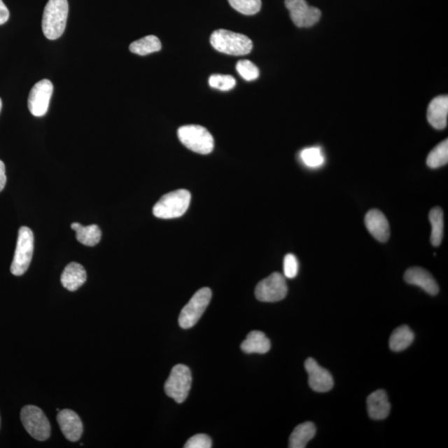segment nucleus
Masks as SVG:
<instances>
[{
	"label": "nucleus",
	"mask_w": 448,
	"mask_h": 448,
	"mask_svg": "<svg viewBox=\"0 0 448 448\" xmlns=\"http://www.w3.org/2000/svg\"><path fill=\"white\" fill-rule=\"evenodd\" d=\"M87 281V272L85 268L77 262H71L67 265L61 276L62 285L70 291L77 290Z\"/></svg>",
	"instance_id": "nucleus-18"
},
{
	"label": "nucleus",
	"mask_w": 448,
	"mask_h": 448,
	"mask_svg": "<svg viewBox=\"0 0 448 448\" xmlns=\"http://www.w3.org/2000/svg\"><path fill=\"white\" fill-rule=\"evenodd\" d=\"M302 162L310 168L321 167L325 163V157L319 147H311L301 152Z\"/></svg>",
	"instance_id": "nucleus-26"
},
{
	"label": "nucleus",
	"mask_w": 448,
	"mask_h": 448,
	"mask_svg": "<svg viewBox=\"0 0 448 448\" xmlns=\"http://www.w3.org/2000/svg\"><path fill=\"white\" fill-rule=\"evenodd\" d=\"M1 109H2V100H1V98H0V112H1Z\"/></svg>",
	"instance_id": "nucleus-34"
},
{
	"label": "nucleus",
	"mask_w": 448,
	"mask_h": 448,
	"mask_svg": "<svg viewBox=\"0 0 448 448\" xmlns=\"http://www.w3.org/2000/svg\"><path fill=\"white\" fill-rule=\"evenodd\" d=\"M162 48L160 40L154 35L137 40L130 45V51L140 56H146L155 52H159Z\"/></svg>",
	"instance_id": "nucleus-23"
},
{
	"label": "nucleus",
	"mask_w": 448,
	"mask_h": 448,
	"mask_svg": "<svg viewBox=\"0 0 448 448\" xmlns=\"http://www.w3.org/2000/svg\"><path fill=\"white\" fill-rule=\"evenodd\" d=\"M448 115V97L439 96L430 102L428 108V120L433 127L443 130L447 127Z\"/></svg>",
	"instance_id": "nucleus-17"
},
{
	"label": "nucleus",
	"mask_w": 448,
	"mask_h": 448,
	"mask_svg": "<svg viewBox=\"0 0 448 448\" xmlns=\"http://www.w3.org/2000/svg\"><path fill=\"white\" fill-rule=\"evenodd\" d=\"M212 298V290L204 288L196 291L195 294L182 309L178 317V324L183 329H190L203 316Z\"/></svg>",
	"instance_id": "nucleus-8"
},
{
	"label": "nucleus",
	"mask_w": 448,
	"mask_h": 448,
	"mask_svg": "<svg viewBox=\"0 0 448 448\" xmlns=\"http://www.w3.org/2000/svg\"><path fill=\"white\" fill-rule=\"evenodd\" d=\"M316 428L311 422L299 424L290 434L289 438V447L304 448L307 443L315 437Z\"/></svg>",
	"instance_id": "nucleus-20"
},
{
	"label": "nucleus",
	"mask_w": 448,
	"mask_h": 448,
	"mask_svg": "<svg viewBox=\"0 0 448 448\" xmlns=\"http://www.w3.org/2000/svg\"><path fill=\"white\" fill-rule=\"evenodd\" d=\"M209 86L220 90V91H230L236 85V80L230 75H212L209 79Z\"/></svg>",
	"instance_id": "nucleus-28"
},
{
	"label": "nucleus",
	"mask_w": 448,
	"mask_h": 448,
	"mask_svg": "<svg viewBox=\"0 0 448 448\" xmlns=\"http://www.w3.org/2000/svg\"><path fill=\"white\" fill-rule=\"evenodd\" d=\"M8 19H10V11L2 0H0V25L6 24Z\"/></svg>",
	"instance_id": "nucleus-32"
},
{
	"label": "nucleus",
	"mask_w": 448,
	"mask_h": 448,
	"mask_svg": "<svg viewBox=\"0 0 448 448\" xmlns=\"http://www.w3.org/2000/svg\"><path fill=\"white\" fill-rule=\"evenodd\" d=\"M67 16H69L67 0H48L44 8L42 20V29L45 37L50 40L60 38L66 29Z\"/></svg>",
	"instance_id": "nucleus-1"
},
{
	"label": "nucleus",
	"mask_w": 448,
	"mask_h": 448,
	"mask_svg": "<svg viewBox=\"0 0 448 448\" xmlns=\"http://www.w3.org/2000/svg\"><path fill=\"white\" fill-rule=\"evenodd\" d=\"M367 410L372 419L383 420L391 413V405L383 389L372 393L367 398Z\"/></svg>",
	"instance_id": "nucleus-16"
},
{
	"label": "nucleus",
	"mask_w": 448,
	"mask_h": 448,
	"mask_svg": "<svg viewBox=\"0 0 448 448\" xmlns=\"http://www.w3.org/2000/svg\"><path fill=\"white\" fill-rule=\"evenodd\" d=\"M235 10L244 15H254L262 7L261 0H227Z\"/></svg>",
	"instance_id": "nucleus-27"
},
{
	"label": "nucleus",
	"mask_w": 448,
	"mask_h": 448,
	"mask_svg": "<svg viewBox=\"0 0 448 448\" xmlns=\"http://www.w3.org/2000/svg\"><path fill=\"white\" fill-rule=\"evenodd\" d=\"M284 275L286 279H293L298 274V260L293 254L286 255L284 262Z\"/></svg>",
	"instance_id": "nucleus-30"
},
{
	"label": "nucleus",
	"mask_w": 448,
	"mask_h": 448,
	"mask_svg": "<svg viewBox=\"0 0 448 448\" xmlns=\"http://www.w3.org/2000/svg\"><path fill=\"white\" fill-rule=\"evenodd\" d=\"M6 165H4L3 161L0 160V192L6 187Z\"/></svg>",
	"instance_id": "nucleus-33"
},
{
	"label": "nucleus",
	"mask_w": 448,
	"mask_h": 448,
	"mask_svg": "<svg viewBox=\"0 0 448 448\" xmlns=\"http://www.w3.org/2000/svg\"><path fill=\"white\" fill-rule=\"evenodd\" d=\"M34 249V236L32 230L22 227L18 236L15 257L11 264L10 271L13 275H24L32 261Z\"/></svg>",
	"instance_id": "nucleus-5"
},
{
	"label": "nucleus",
	"mask_w": 448,
	"mask_h": 448,
	"mask_svg": "<svg viewBox=\"0 0 448 448\" xmlns=\"http://www.w3.org/2000/svg\"><path fill=\"white\" fill-rule=\"evenodd\" d=\"M191 384L192 375L189 367L176 365L173 367L164 384V392L176 402L182 403L189 396Z\"/></svg>",
	"instance_id": "nucleus-6"
},
{
	"label": "nucleus",
	"mask_w": 448,
	"mask_h": 448,
	"mask_svg": "<svg viewBox=\"0 0 448 448\" xmlns=\"http://www.w3.org/2000/svg\"><path fill=\"white\" fill-rule=\"evenodd\" d=\"M210 43L217 51L232 56L248 55L253 49V42L246 35L226 29H217L211 34Z\"/></svg>",
	"instance_id": "nucleus-2"
},
{
	"label": "nucleus",
	"mask_w": 448,
	"mask_h": 448,
	"mask_svg": "<svg viewBox=\"0 0 448 448\" xmlns=\"http://www.w3.org/2000/svg\"><path fill=\"white\" fill-rule=\"evenodd\" d=\"M20 416L26 431L36 440L46 441L50 437V424L46 415L38 407L27 405L22 407Z\"/></svg>",
	"instance_id": "nucleus-7"
},
{
	"label": "nucleus",
	"mask_w": 448,
	"mask_h": 448,
	"mask_svg": "<svg viewBox=\"0 0 448 448\" xmlns=\"http://www.w3.org/2000/svg\"><path fill=\"white\" fill-rule=\"evenodd\" d=\"M178 136L188 149L200 155L211 153L214 147L212 134L199 125H183L178 130Z\"/></svg>",
	"instance_id": "nucleus-4"
},
{
	"label": "nucleus",
	"mask_w": 448,
	"mask_h": 448,
	"mask_svg": "<svg viewBox=\"0 0 448 448\" xmlns=\"http://www.w3.org/2000/svg\"><path fill=\"white\" fill-rule=\"evenodd\" d=\"M190 192L178 190L165 195L155 204L153 214L156 218L170 219L181 217L190 207Z\"/></svg>",
	"instance_id": "nucleus-3"
},
{
	"label": "nucleus",
	"mask_w": 448,
	"mask_h": 448,
	"mask_svg": "<svg viewBox=\"0 0 448 448\" xmlns=\"http://www.w3.org/2000/svg\"><path fill=\"white\" fill-rule=\"evenodd\" d=\"M448 162V141L445 140L438 144L430 152L428 156V167L438 169L444 167Z\"/></svg>",
	"instance_id": "nucleus-25"
},
{
	"label": "nucleus",
	"mask_w": 448,
	"mask_h": 448,
	"mask_svg": "<svg viewBox=\"0 0 448 448\" xmlns=\"http://www.w3.org/2000/svg\"><path fill=\"white\" fill-rule=\"evenodd\" d=\"M365 226L371 235L375 239L385 243L391 236V227L384 214L378 209H371L367 213L365 218Z\"/></svg>",
	"instance_id": "nucleus-14"
},
{
	"label": "nucleus",
	"mask_w": 448,
	"mask_h": 448,
	"mask_svg": "<svg viewBox=\"0 0 448 448\" xmlns=\"http://www.w3.org/2000/svg\"><path fill=\"white\" fill-rule=\"evenodd\" d=\"M57 420L62 434L67 440L77 442L83 433V424L79 416L73 410H64L59 411Z\"/></svg>",
	"instance_id": "nucleus-13"
},
{
	"label": "nucleus",
	"mask_w": 448,
	"mask_h": 448,
	"mask_svg": "<svg viewBox=\"0 0 448 448\" xmlns=\"http://www.w3.org/2000/svg\"><path fill=\"white\" fill-rule=\"evenodd\" d=\"M304 369L308 374V383L312 391L319 393L328 392L334 386L332 375L321 366L313 358H309L304 362Z\"/></svg>",
	"instance_id": "nucleus-12"
},
{
	"label": "nucleus",
	"mask_w": 448,
	"mask_h": 448,
	"mask_svg": "<svg viewBox=\"0 0 448 448\" xmlns=\"http://www.w3.org/2000/svg\"><path fill=\"white\" fill-rule=\"evenodd\" d=\"M405 280L407 284L419 286L426 293L431 295H436L439 293V288L431 273L421 267L407 269L405 274Z\"/></svg>",
	"instance_id": "nucleus-15"
},
{
	"label": "nucleus",
	"mask_w": 448,
	"mask_h": 448,
	"mask_svg": "<svg viewBox=\"0 0 448 448\" xmlns=\"http://www.w3.org/2000/svg\"><path fill=\"white\" fill-rule=\"evenodd\" d=\"M53 92V85L50 80L43 79L36 83L31 90L28 106L31 114L43 116L47 113Z\"/></svg>",
	"instance_id": "nucleus-11"
},
{
	"label": "nucleus",
	"mask_w": 448,
	"mask_h": 448,
	"mask_svg": "<svg viewBox=\"0 0 448 448\" xmlns=\"http://www.w3.org/2000/svg\"><path fill=\"white\" fill-rule=\"evenodd\" d=\"M429 221L432 226L431 244L434 246H440L444 232V218L441 208H434L429 213Z\"/></svg>",
	"instance_id": "nucleus-24"
},
{
	"label": "nucleus",
	"mask_w": 448,
	"mask_h": 448,
	"mask_svg": "<svg viewBox=\"0 0 448 448\" xmlns=\"http://www.w3.org/2000/svg\"><path fill=\"white\" fill-rule=\"evenodd\" d=\"M288 290L285 277L279 272H274L259 282L255 289V295L260 302H276L286 297Z\"/></svg>",
	"instance_id": "nucleus-9"
},
{
	"label": "nucleus",
	"mask_w": 448,
	"mask_h": 448,
	"mask_svg": "<svg viewBox=\"0 0 448 448\" xmlns=\"http://www.w3.org/2000/svg\"><path fill=\"white\" fill-rule=\"evenodd\" d=\"M241 349L246 354H266L270 351L271 342L262 331L253 330L241 343Z\"/></svg>",
	"instance_id": "nucleus-19"
},
{
	"label": "nucleus",
	"mask_w": 448,
	"mask_h": 448,
	"mask_svg": "<svg viewBox=\"0 0 448 448\" xmlns=\"http://www.w3.org/2000/svg\"><path fill=\"white\" fill-rule=\"evenodd\" d=\"M285 6L291 20L299 28H310L321 19L319 8L309 6L306 0H286Z\"/></svg>",
	"instance_id": "nucleus-10"
},
{
	"label": "nucleus",
	"mask_w": 448,
	"mask_h": 448,
	"mask_svg": "<svg viewBox=\"0 0 448 448\" xmlns=\"http://www.w3.org/2000/svg\"><path fill=\"white\" fill-rule=\"evenodd\" d=\"M186 448H210L212 447V440L206 434H197L187 441Z\"/></svg>",
	"instance_id": "nucleus-31"
},
{
	"label": "nucleus",
	"mask_w": 448,
	"mask_h": 448,
	"mask_svg": "<svg viewBox=\"0 0 448 448\" xmlns=\"http://www.w3.org/2000/svg\"><path fill=\"white\" fill-rule=\"evenodd\" d=\"M237 71L241 78L246 80H256L259 77L258 66L249 60H241L237 62Z\"/></svg>",
	"instance_id": "nucleus-29"
},
{
	"label": "nucleus",
	"mask_w": 448,
	"mask_h": 448,
	"mask_svg": "<svg viewBox=\"0 0 448 448\" xmlns=\"http://www.w3.org/2000/svg\"><path fill=\"white\" fill-rule=\"evenodd\" d=\"M71 230L77 234V239L79 243L88 246H94L99 244L102 239L100 227L95 224L84 227L78 223L71 224Z\"/></svg>",
	"instance_id": "nucleus-21"
},
{
	"label": "nucleus",
	"mask_w": 448,
	"mask_h": 448,
	"mask_svg": "<svg viewBox=\"0 0 448 448\" xmlns=\"http://www.w3.org/2000/svg\"><path fill=\"white\" fill-rule=\"evenodd\" d=\"M414 340V334L409 326H402L393 330L389 339L391 351L400 352L411 346Z\"/></svg>",
	"instance_id": "nucleus-22"
}]
</instances>
